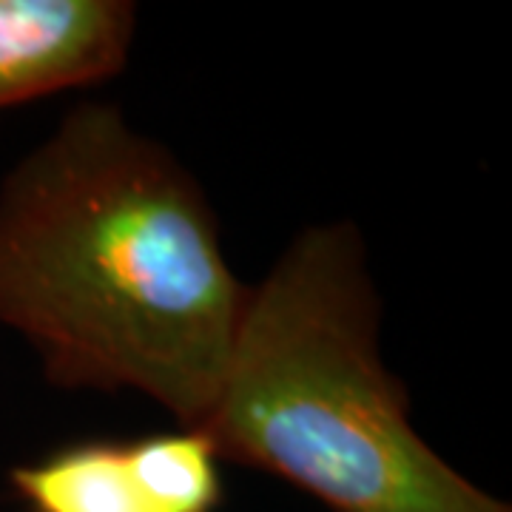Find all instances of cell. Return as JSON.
I'll return each mask as SVG.
<instances>
[{"mask_svg":"<svg viewBox=\"0 0 512 512\" xmlns=\"http://www.w3.org/2000/svg\"><path fill=\"white\" fill-rule=\"evenodd\" d=\"M128 456L148 512H217L220 453L197 427L128 439Z\"/></svg>","mask_w":512,"mask_h":512,"instance_id":"obj_5","label":"cell"},{"mask_svg":"<svg viewBox=\"0 0 512 512\" xmlns=\"http://www.w3.org/2000/svg\"><path fill=\"white\" fill-rule=\"evenodd\" d=\"M248 291L197 180L117 106L69 111L0 185V325L60 387L140 390L200 427Z\"/></svg>","mask_w":512,"mask_h":512,"instance_id":"obj_1","label":"cell"},{"mask_svg":"<svg viewBox=\"0 0 512 512\" xmlns=\"http://www.w3.org/2000/svg\"><path fill=\"white\" fill-rule=\"evenodd\" d=\"M202 430L222 461L330 512H512L421 439L379 353V296L350 222L308 228L248 291Z\"/></svg>","mask_w":512,"mask_h":512,"instance_id":"obj_2","label":"cell"},{"mask_svg":"<svg viewBox=\"0 0 512 512\" xmlns=\"http://www.w3.org/2000/svg\"><path fill=\"white\" fill-rule=\"evenodd\" d=\"M9 484L29 512H148L123 439L63 444L12 467Z\"/></svg>","mask_w":512,"mask_h":512,"instance_id":"obj_4","label":"cell"},{"mask_svg":"<svg viewBox=\"0 0 512 512\" xmlns=\"http://www.w3.org/2000/svg\"><path fill=\"white\" fill-rule=\"evenodd\" d=\"M134 26L128 0H0V111L111 80Z\"/></svg>","mask_w":512,"mask_h":512,"instance_id":"obj_3","label":"cell"}]
</instances>
